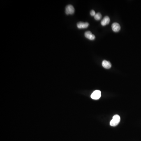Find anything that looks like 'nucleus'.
Returning a JSON list of instances; mask_svg holds the SVG:
<instances>
[{
	"label": "nucleus",
	"instance_id": "nucleus-10",
	"mask_svg": "<svg viewBox=\"0 0 141 141\" xmlns=\"http://www.w3.org/2000/svg\"><path fill=\"white\" fill-rule=\"evenodd\" d=\"M96 13L95 11L93 10H92L90 12V15L92 16H94L96 15Z\"/></svg>",
	"mask_w": 141,
	"mask_h": 141
},
{
	"label": "nucleus",
	"instance_id": "nucleus-1",
	"mask_svg": "<svg viewBox=\"0 0 141 141\" xmlns=\"http://www.w3.org/2000/svg\"><path fill=\"white\" fill-rule=\"evenodd\" d=\"M120 121V117L119 115L116 114L113 116L112 119L110 122V125L111 126L115 127L119 124Z\"/></svg>",
	"mask_w": 141,
	"mask_h": 141
},
{
	"label": "nucleus",
	"instance_id": "nucleus-6",
	"mask_svg": "<svg viewBox=\"0 0 141 141\" xmlns=\"http://www.w3.org/2000/svg\"><path fill=\"white\" fill-rule=\"evenodd\" d=\"M85 36L86 38L90 40H94L95 38V35L93 34L90 31H87L85 33Z\"/></svg>",
	"mask_w": 141,
	"mask_h": 141
},
{
	"label": "nucleus",
	"instance_id": "nucleus-7",
	"mask_svg": "<svg viewBox=\"0 0 141 141\" xmlns=\"http://www.w3.org/2000/svg\"><path fill=\"white\" fill-rule=\"evenodd\" d=\"M102 66L105 68L109 69L111 68L112 65L109 61L104 60L102 61Z\"/></svg>",
	"mask_w": 141,
	"mask_h": 141
},
{
	"label": "nucleus",
	"instance_id": "nucleus-9",
	"mask_svg": "<svg viewBox=\"0 0 141 141\" xmlns=\"http://www.w3.org/2000/svg\"><path fill=\"white\" fill-rule=\"evenodd\" d=\"M102 15L100 13H98L96 14L94 16V19L96 21H99L102 19Z\"/></svg>",
	"mask_w": 141,
	"mask_h": 141
},
{
	"label": "nucleus",
	"instance_id": "nucleus-8",
	"mask_svg": "<svg viewBox=\"0 0 141 141\" xmlns=\"http://www.w3.org/2000/svg\"><path fill=\"white\" fill-rule=\"evenodd\" d=\"M110 18L109 17L105 16L103 18L101 22V24L103 26H105L109 24L110 23Z\"/></svg>",
	"mask_w": 141,
	"mask_h": 141
},
{
	"label": "nucleus",
	"instance_id": "nucleus-5",
	"mask_svg": "<svg viewBox=\"0 0 141 141\" xmlns=\"http://www.w3.org/2000/svg\"><path fill=\"white\" fill-rule=\"evenodd\" d=\"M89 26V24L88 23L84 22H79L77 24V26L79 29H84L87 28Z\"/></svg>",
	"mask_w": 141,
	"mask_h": 141
},
{
	"label": "nucleus",
	"instance_id": "nucleus-3",
	"mask_svg": "<svg viewBox=\"0 0 141 141\" xmlns=\"http://www.w3.org/2000/svg\"><path fill=\"white\" fill-rule=\"evenodd\" d=\"M65 12L67 15H72L75 13L74 7L71 5H68L66 8Z\"/></svg>",
	"mask_w": 141,
	"mask_h": 141
},
{
	"label": "nucleus",
	"instance_id": "nucleus-4",
	"mask_svg": "<svg viewBox=\"0 0 141 141\" xmlns=\"http://www.w3.org/2000/svg\"><path fill=\"white\" fill-rule=\"evenodd\" d=\"M112 29L113 32H118L120 30L121 27L119 24L118 23H113L112 25Z\"/></svg>",
	"mask_w": 141,
	"mask_h": 141
},
{
	"label": "nucleus",
	"instance_id": "nucleus-2",
	"mask_svg": "<svg viewBox=\"0 0 141 141\" xmlns=\"http://www.w3.org/2000/svg\"><path fill=\"white\" fill-rule=\"evenodd\" d=\"M101 96V93L99 90H96L92 93L91 95V98L94 100H98L100 98Z\"/></svg>",
	"mask_w": 141,
	"mask_h": 141
}]
</instances>
